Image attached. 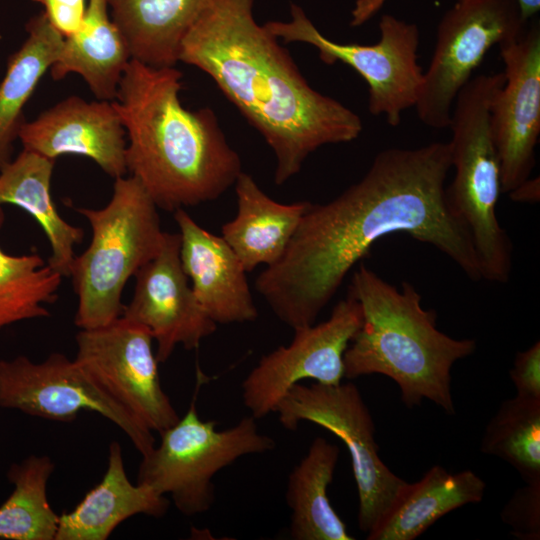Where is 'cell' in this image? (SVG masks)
<instances>
[{
	"label": "cell",
	"instance_id": "7a4b0ae2",
	"mask_svg": "<svg viewBox=\"0 0 540 540\" xmlns=\"http://www.w3.org/2000/svg\"><path fill=\"white\" fill-rule=\"evenodd\" d=\"M254 0H210L185 36L179 61L215 82L264 138L275 160L274 182L299 173L327 144L355 140L360 116L313 89L288 50L253 14Z\"/></svg>",
	"mask_w": 540,
	"mask_h": 540
},
{
	"label": "cell",
	"instance_id": "d6986e66",
	"mask_svg": "<svg viewBox=\"0 0 540 540\" xmlns=\"http://www.w3.org/2000/svg\"><path fill=\"white\" fill-rule=\"evenodd\" d=\"M237 199L235 217L225 223L221 236L235 252L246 272L276 263L289 245L308 201L276 202L251 175L241 172L234 183Z\"/></svg>",
	"mask_w": 540,
	"mask_h": 540
},
{
	"label": "cell",
	"instance_id": "30bf717a",
	"mask_svg": "<svg viewBox=\"0 0 540 540\" xmlns=\"http://www.w3.org/2000/svg\"><path fill=\"white\" fill-rule=\"evenodd\" d=\"M517 0H457L441 18L415 105L423 124L449 127L454 101L490 48L526 28Z\"/></svg>",
	"mask_w": 540,
	"mask_h": 540
},
{
	"label": "cell",
	"instance_id": "603a6c76",
	"mask_svg": "<svg viewBox=\"0 0 540 540\" xmlns=\"http://www.w3.org/2000/svg\"><path fill=\"white\" fill-rule=\"evenodd\" d=\"M54 162L23 149L0 169V205L18 206L40 224L51 249L48 266L69 277L73 248L81 243L84 232L65 221L55 207L50 190Z\"/></svg>",
	"mask_w": 540,
	"mask_h": 540
},
{
	"label": "cell",
	"instance_id": "4316f807",
	"mask_svg": "<svg viewBox=\"0 0 540 540\" xmlns=\"http://www.w3.org/2000/svg\"><path fill=\"white\" fill-rule=\"evenodd\" d=\"M480 450L507 462L525 483L540 481V398L504 400L485 427Z\"/></svg>",
	"mask_w": 540,
	"mask_h": 540
},
{
	"label": "cell",
	"instance_id": "ac0fdd59",
	"mask_svg": "<svg viewBox=\"0 0 540 540\" xmlns=\"http://www.w3.org/2000/svg\"><path fill=\"white\" fill-rule=\"evenodd\" d=\"M169 505L165 495L129 480L121 446L113 441L102 480L73 510L59 515L55 540H106L128 518L138 514L161 518Z\"/></svg>",
	"mask_w": 540,
	"mask_h": 540
},
{
	"label": "cell",
	"instance_id": "83f0119b",
	"mask_svg": "<svg viewBox=\"0 0 540 540\" xmlns=\"http://www.w3.org/2000/svg\"><path fill=\"white\" fill-rule=\"evenodd\" d=\"M0 205V228L4 211ZM62 276L37 253L10 255L0 248V330L17 322L50 316Z\"/></svg>",
	"mask_w": 540,
	"mask_h": 540
},
{
	"label": "cell",
	"instance_id": "52a82bcc",
	"mask_svg": "<svg viewBox=\"0 0 540 540\" xmlns=\"http://www.w3.org/2000/svg\"><path fill=\"white\" fill-rule=\"evenodd\" d=\"M194 394L183 417L160 433V443L142 456L137 483L169 495L186 516L207 512L214 502L213 477L237 459L271 451L273 438L259 432L254 417L218 430L215 421H203Z\"/></svg>",
	"mask_w": 540,
	"mask_h": 540
},
{
	"label": "cell",
	"instance_id": "ba28073f",
	"mask_svg": "<svg viewBox=\"0 0 540 540\" xmlns=\"http://www.w3.org/2000/svg\"><path fill=\"white\" fill-rule=\"evenodd\" d=\"M275 412L285 429L295 431L307 421L330 431L345 444L358 492V526L369 533L407 482L381 460L375 425L357 386L352 382L297 383L283 396Z\"/></svg>",
	"mask_w": 540,
	"mask_h": 540
},
{
	"label": "cell",
	"instance_id": "8992f818",
	"mask_svg": "<svg viewBox=\"0 0 540 540\" xmlns=\"http://www.w3.org/2000/svg\"><path fill=\"white\" fill-rule=\"evenodd\" d=\"M504 76L480 74L459 91L452 108L451 167L446 198L467 228L482 279L505 283L512 270V243L497 218L500 162L490 129V106Z\"/></svg>",
	"mask_w": 540,
	"mask_h": 540
},
{
	"label": "cell",
	"instance_id": "836d02e7",
	"mask_svg": "<svg viewBox=\"0 0 540 540\" xmlns=\"http://www.w3.org/2000/svg\"><path fill=\"white\" fill-rule=\"evenodd\" d=\"M379 2H383L384 0H378Z\"/></svg>",
	"mask_w": 540,
	"mask_h": 540
},
{
	"label": "cell",
	"instance_id": "4dcf8cb0",
	"mask_svg": "<svg viewBox=\"0 0 540 540\" xmlns=\"http://www.w3.org/2000/svg\"><path fill=\"white\" fill-rule=\"evenodd\" d=\"M40 3L51 25L64 37L81 26L88 0H33Z\"/></svg>",
	"mask_w": 540,
	"mask_h": 540
},
{
	"label": "cell",
	"instance_id": "5b68a950",
	"mask_svg": "<svg viewBox=\"0 0 540 540\" xmlns=\"http://www.w3.org/2000/svg\"><path fill=\"white\" fill-rule=\"evenodd\" d=\"M157 206L133 176L115 179L113 195L101 209L75 208L91 227L87 249L71 265L78 307L75 325L95 329L123 312L122 291L130 277L160 251L165 232Z\"/></svg>",
	"mask_w": 540,
	"mask_h": 540
},
{
	"label": "cell",
	"instance_id": "f1b7e54d",
	"mask_svg": "<svg viewBox=\"0 0 540 540\" xmlns=\"http://www.w3.org/2000/svg\"><path fill=\"white\" fill-rule=\"evenodd\" d=\"M501 520L519 540L540 539V481L525 483L504 505Z\"/></svg>",
	"mask_w": 540,
	"mask_h": 540
},
{
	"label": "cell",
	"instance_id": "ffe728a7",
	"mask_svg": "<svg viewBox=\"0 0 540 540\" xmlns=\"http://www.w3.org/2000/svg\"><path fill=\"white\" fill-rule=\"evenodd\" d=\"M486 484L472 470L451 473L431 467L415 483H408L368 540H413L451 511L482 501Z\"/></svg>",
	"mask_w": 540,
	"mask_h": 540
},
{
	"label": "cell",
	"instance_id": "9a60e30c",
	"mask_svg": "<svg viewBox=\"0 0 540 540\" xmlns=\"http://www.w3.org/2000/svg\"><path fill=\"white\" fill-rule=\"evenodd\" d=\"M134 295L122 315L149 330L156 357L166 362L174 349L198 348L217 324L198 302L180 259L179 233L165 232L158 254L135 274Z\"/></svg>",
	"mask_w": 540,
	"mask_h": 540
},
{
	"label": "cell",
	"instance_id": "d6a6232c",
	"mask_svg": "<svg viewBox=\"0 0 540 540\" xmlns=\"http://www.w3.org/2000/svg\"><path fill=\"white\" fill-rule=\"evenodd\" d=\"M517 2L525 21L535 16L540 10V0H517Z\"/></svg>",
	"mask_w": 540,
	"mask_h": 540
},
{
	"label": "cell",
	"instance_id": "cb8c5ba5",
	"mask_svg": "<svg viewBox=\"0 0 540 540\" xmlns=\"http://www.w3.org/2000/svg\"><path fill=\"white\" fill-rule=\"evenodd\" d=\"M339 454L337 445L316 437L291 471L286 500L291 510L289 531L292 539H354L328 497Z\"/></svg>",
	"mask_w": 540,
	"mask_h": 540
},
{
	"label": "cell",
	"instance_id": "d4e9b609",
	"mask_svg": "<svg viewBox=\"0 0 540 540\" xmlns=\"http://www.w3.org/2000/svg\"><path fill=\"white\" fill-rule=\"evenodd\" d=\"M25 29L27 37L9 57L0 80V169L11 160L14 143L26 121L24 107L57 60L65 38L43 11L30 18Z\"/></svg>",
	"mask_w": 540,
	"mask_h": 540
},
{
	"label": "cell",
	"instance_id": "44dd1931",
	"mask_svg": "<svg viewBox=\"0 0 540 540\" xmlns=\"http://www.w3.org/2000/svg\"><path fill=\"white\" fill-rule=\"evenodd\" d=\"M108 0H88L80 28L64 38L51 66L54 80L80 75L97 100L113 101L124 71L132 59L120 30L108 14Z\"/></svg>",
	"mask_w": 540,
	"mask_h": 540
},
{
	"label": "cell",
	"instance_id": "2e32d148",
	"mask_svg": "<svg viewBox=\"0 0 540 540\" xmlns=\"http://www.w3.org/2000/svg\"><path fill=\"white\" fill-rule=\"evenodd\" d=\"M125 134L112 101L70 96L25 121L18 139L23 149L52 160L64 154L90 158L116 179L128 172Z\"/></svg>",
	"mask_w": 540,
	"mask_h": 540
},
{
	"label": "cell",
	"instance_id": "1f68e13d",
	"mask_svg": "<svg viewBox=\"0 0 540 540\" xmlns=\"http://www.w3.org/2000/svg\"><path fill=\"white\" fill-rule=\"evenodd\" d=\"M510 198L513 201L517 202H529L535 203L539 201V178H528L518 187L512 190L510 193Z\"/></svg>",
	"mask_w": 540,
	"mask_h": 540
},
{
	"label": "cell",
	"instance_id": "9c48e42d",
	"mask_svg": "<svg viewBox=\"0 0 540 540\" xmlns=\"http://www.w3.org/2000/svg\"><path fill=\"white\" fill-rule=\"evenodd\" d=\"M289 21H269L265 27L284 43L315 47L325 64L342 62L368 85V110L384 115L398 126L404 111L415 107L424 72L418 63L419 29L416 24L385 14L379 22L380 39L372 45L338 43L324 36L297 4L290 5Z\"/></svg>",
	"mask_w": 540,
	"mask_h": 540
},
{
	"label": "cell",
	"instance_id": "7402d4cb",
	"mask_svg": "<svg viewBox=\"0 0 540 540\" xmlns=\"http://www.w3.org/2000/svg\"><path fill=\"white\" fill-rule=\"evenodd\" d=\"M210 0H108L132 59L174 67L182 42Z\"/></svg>",
	"mask_w": 540,
	"mask_h": 540
},
{
	"label": "cell",
	"instance_id": "5bb4252c",
	"mask_svg": "<svg viewBox=\"0 0 540 540\" xmlns=\"http://www.w3.org/2000/svg\"><path fill=\"white\" fill-rule=\"evenodd\" d=\"M504 83L490 106V129L500 162L501 192L530 178L540 135V26L533 22L499 45Z\"/></svg>",
	"mask_w": 540,
	"mask_h": 540
},
{
	"label": "cell",
	"instance_id": "3957f363",
	"mask_svg": "<svg viewBox=\"0 0 540 540\" xmlns=\"http://www.w3.org/2000/svg\"><path fill=\"white\" fill-rule=\"evenodd\" d=\"M182 76L131 59L112 101L128 136L127 171L167 211L216 200L242 172L214 111L182 105Z\"/></svg>",
	"mask_w": 540,
	"mask_h": 540
},
{
	"label": "cell",
	"instance_id": "f546056e",
	"mask_svg": "<svg viewBox=\"0 0 540 540\" xmlns=\"http://www.w3.org/2000/svg\"><path fill=\"white\" fill-rule=\"evenodd\" d=\"M509 377L516 388V395L540 398V342L517 352Z\"/></svg>",
	"mask_w": 540,
	"mask_h": 540
},
{
	"label": "cell",
	"instance_id": "e0dca14e",
	"mask_svg": "<svg viewBox=\"0 0 540 540\" xmlns=\"http://www.w3.org/2000/svg\"><path fill=\"white\" fill-rule=\"evenodd\" d=\"M180 259L198 302L216 324L255 321L246 270L223 239L197 224L183 209L174 211Z\"/></svg>",
	"mask_w": 540,
	"mask_h": 540
},
{
	"label": "cell",
	"instance_id": "7c38bea8",
	"mask_svg": "<svg viewBox=\"0 0 540 540\" xmlns=\"http://www.w3.org/2000/svg\"><path fill=\"white\" fill-rule=\"evenodd\" d=\"M153 337L144 326L120 316L76 335L75 360L122 407L159 434L180 418L161 386Z\"/></svg>",
	"mask_w": 540,
	"mask_h": 540
},
{
	"label": "cell",
	"instance_id": "277c9868",
	"mask_svg": "<svg viewBox=\"0 0 540 540\" xmlns=\"http://www.w3.org/2000/svg\"><path fill=\"white\" fill-rule=\"evenodd\" d=\"M349 294L360 304L362 324L344 353V376L381 374L400 389L408 407L427 399L455 414L451 369L474 353L473 339H455L436 326V312L424 309L409 282L399 290L366 265L354 271Z\"/></svg>",
	"mask_w": 540,
	"mask_h": 540
},
{
	"label": "cell",
	"instance_id": "6da1fadb",
	"mask_svg": "<svg viewBox=\"0 0 540 540\" xmlns=\"http://www.w3.org/2000/svg\"><path fill=\"white\" fill-rule=\"evenodd\" d=\"M449 142L379 152L366 174L336 198L310 204L282 257L266 266L256 291L293 330L313 325L373 244L406 233L481 280L471 236L451 210L445 180Z\"/></svg>",
	"mask_w": 540,
	"mask_h": 540
},
{
	"label": "cell",
	"instance_id": "484cf974",
	"mask_svg": "<svg viewBox=\"0 0 540 540\" xmlns=\"http://www.w3.org/2000/svg\"><path fill=\"white\" fill-rule=\"evenodd\" d=\"M54 470L48 455H29L9 466L7 479L14 488L0 505V539L55 540L59 515L47 497Z\"/></svg>",
	"mask_w": 540,
	"mask_h": 540
},
{
	"label": "cell",
	"instance_id": "8fae6325",
	"mask_svg": "<svg viewBox=\"0 0 540 540\" xmlns=\"http://www.w3.org/2000/svg\"><path fill=\"white\" fill-rule=\"evenodd\" d=\"M0 407L42 419L71 422L82 411L117 425L143 456L155 446L152 431L114 400L75 360L51 353L35 363L24 355L0 360Z\"/></svg>",
	"mask_w": 540,
	"mask_h": 540
},
{
	"label": "cell",
	"instance_id": "4fadbf2b",
	"mask_svg": "<svg viewBox=\"0 0 540 540\" xmlns=\"http://www.w3.org/2000/svg\"><path fill=\"white\" fill-rule=\"evenodd\" d=\"M362 320L360 304L348 293L326 321L295 329L288 345L262 356L241 385L250 415L257 420L275 412L283 396L302 380L341 383L345 378L344 353Z\"/></svg>",
	"mask_w": 540,
	"mask_h": 540
}]
</instances>
